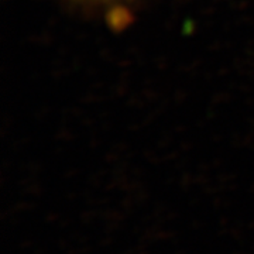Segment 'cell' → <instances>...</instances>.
<instances>
[{
	"mask_svg": "<svg viewBox=\"0 0 254 254\" xmlns=\"http://www.w3.org/2000/svg\"><path fill=\"white\" fill-rule=\"evenodd\" d=\"M71 1L88 7H116V6L127 4L133 0H71Z\"/></svg>",
	"mask_w": 254,
	"mask_h": 254,
	"instance_id": "6da1fadb",
	"label": "cell"
}]
</instances>
